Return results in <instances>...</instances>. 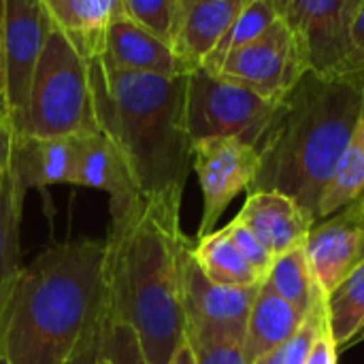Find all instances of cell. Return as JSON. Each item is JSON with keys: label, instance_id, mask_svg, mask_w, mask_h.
I'll list each match as a JSON object with an SVG mask.
<instances>
[{"label": "cell", "instance_id": "obj_1", "mask_svg": "<svg viewBox=\"0 0 364 364\" xmlns=\"http://www.w3.org/2000/svg\"><path fill=\"white\" fill-rule=\"evenodd\" d=\"M107 320L105 239L64 241L21 267L0 343L11 364H94Z\"/></svg>", "mask_w": 364, "mask_h": 364}, {"label": "cell", "instance_id": "obj_2", "mask_svg": "<svg viewBox=\"0 0 364 364\" xmlns=\"http://www.w3.org/2000/svg\"><path fill=\"white\" fill-rule=\"evenodd\" d=\"M181 207L141 200L111 218L107 243L109 318L128 324L149 364H168L186 341V264L192 239Z\"/></svg>", "mask_w": 364, "mask_h": 364}, {"label": "cell", "instance_id": "obj_3", "mask_svg": "<svg viewBox=\"0 0 364 364\" xmlns=\"http://www.w3.org/2000/svg\"><path fill=\"white\" fill-rule=\"evenodd\" d=\"M364 105V70L307 73L277 105L258 143L260 168L250 192H279L316 224L322 194L335 175Z\"/></svg>", "mask_w": 364, "mask_h": 364}, {"label": "cell", "instance_id": "obj_4", "mask_svg": "<svg viewBox=\"0 0 364 364\" xmlns=\"http://www.w3.org/2000/svg\"><path fill=\"white\" fill-rule=\"evenodd\" d=\"M100 130L122 151L143 200L181 207L192 141L186 124L188 75L160 77L90 62Z\"/></svg>", "mask_w": 364, "mask_h": 364}, {"label": "cell", "instance_id": "obj_5", "mask_svg": "<svg viewBox=\"0 0 364 364\" xmlns=\"http://www.w3.org/2000/svg\"><path fill=\"white\" fill-rule=\"evenodd\" d=\"M90 60L53 23L34 68L28 109L17 134L73 139L98 132Z\"/></svg>", "mask_w": 364, "mask_h": 364}, {"label": "cell", "instance_id": "obj_6", "mask_svg": "<svg viewBox=\"0 0 364 364\" xmlns=\"http://www.w3.org/2000/svg\"><path fill=\"white\" fill-rule=\"evenodd\" d=\"M277 105L207 68L188 73L186 124L192 145L205 139H241L258 149Z\"/></svg>", "mask_w": 364, "mask_h": 364}, {"label": "cell", "instance_id": "obj_7", "mask_svg": "<svg viewBox=\"0 0 364 364\" xmlns=\"http://www.w3.org/2000/svg\"><path fill=\"white\" fill-rule=\"evenodd\" d=\"M307 73L305 49L284 17H277L254 41L230 51L215 70L271 105H279Z\"/></svg>", "mask_w": 364, "mask_h": 364}, {"label": "cell", "instance_id": "obj_8", "mask_svg": "<svg viewBox=\"0 0 364 364\" xmlns=\"http://www.w3.org/2000/svg\"><path fill=\"white\" fill-rule=\"evenodd\" d=\"M279 15L299 36L309 70L348 75L364 70L352 41V23L360 0H277Z\"/></svg>", "mask_w": 364, "mask_h": 364}, {"label": "cell", "instance_id": "obj_9", "mask_svg": "<svg viewBox=\"0 0 364 364\" xmlns=\"http://www.w3.org/2000/svg\"><path fill=\"white\" fill-rule=\"evenodd\" d=\"M53 26L45 0H6L4 41H2V100L6 119L19 132L34 68L41 60L45 41Z\"/></svg>", "mask_w": 364, "mask_h": 364}, {"label": "cell", "instance_id": "obj_10", "mask_svg": "<svg viewBox=\"0 0 364 364\" xmlns=\"http://www.w3.org/2000/svg\"><path fill=\"white\" fill-rule=\"evenodd\" d=\"M192 168L203 190V218L196 232L200 239L215 230L226 207L243 190L250 192L260 168V151L241 139H205L192 145Z\"/></svg>", "mask_w": 364, "mask_h": 364}, {"label": "cell", "instance_id": "obj_11", "mask_svg": "<svg viewBox=\"0 0 364 364\" xmlns=\"http://www.w3.org/2000/svg\"><path fill=\"white\" fill-rule=\"evenodd\" d=\"M307 262L326 299L364 260V205L354 200L326 222H318L305 241Z\"/></svg>", "mask_w": 364, "mask_h": 364}, {"label": "cell", "instance_id": "obj_12", "mask_svg": "<svg viewBox=\"0 0 364 364\" xmlns=\"http://www.w3.org/2000/svg\"><path fill=\"white\" fill-rule=\"evenodd\" d=\"M75 186L107 192L111 218L126 215L143 200L122 151L109 139V134L98 130L92 134L75 136Z\"/></svg>", "mask_w": 364, "mask_h": 364}, {"label": "cell", "instance_id": "obj_13", "mask_svg": "<svg viewBox=\"0 0 364 364\" xmlns=\"http://www.w3.org/2000/svg\"><path fill=\"white\" fill-rule=\"evenodd\" d=\"M98 60L109 68L124 73L160 77H179L190 73L171 43L139 26L124 13L111 21L105 38V49Z\"/></svg>", "mask_w": 364, "mask_h": 364}, {"label": "cell", "instance_id": "obj_14", "mask_svg": "<svg viewBox=\"0 0 364 364\" xmlns=\"http://www.w3.org/2000/svg\"><path fill=\"white\" fill-rule=\"evenodd\" d=\"M262 284V282H260ZM260 284L254 286H224L205 277L192 258L186 264V326H218L245 335L250 309L258 294Z\"/></svg>", "mask_w": 364, "mask_h": 364}, {"label": "cell", "instance_id": "obj_15", "mask_svg": "<svg viewBox=\"0 0 364 364\" xmlns=\"http://www.w3.org/2000/svg\"><path fill=\"white\" fill-rule=\"evenodd\" d=\"M247 0H177L173 49L192 73L228 32Z\"/></svg>", "mask_w": 364, "mask_h": 364}, {"label": "cell", "instance_id": "obj_16", "mask_svg": "<svg viewBox=\"0 0 364 364\" xmlns=\"http://www.w3.org/2000/svg\"><path fill=\"white\" fill-rule=\"evenodd\" d=\"M237 220L258 237L273 260L303 245L316 226V222L292 198L269 190L250 192Z\"/></svg>", "mask_w": 364, "mask_h": 364}, {"label": "cell", "instance_id": "obj_17", "mask_svg": "<svg viewBox=\"0 0 364 364\" xmlns=\"http://www.w3.org/2000/svg\"><path fill=\"white\" fill-rule=\"evenodd\" d=\"M77 147L73 139H36L15 134L11 171L23 190L55 183L75 186Z\"/></svg>", "mask_w": 364, "mask_h": 364}, {"label": "cell", "instance_id": "obj_18", "mask_svg": "<svg viewBox=\"0 0 364 364\" xmlns=\"http://www.w3.org/2000/svg\"><path fill=\"white\" fill-rule=\"evenodd\" d=\"M305 322L288 301H284L267 282L260 284L245 326V363L258 364L282 343H286Z\"/></svg>", "mask_w": 364, "mask_h": 364}, {"label": "cell", "instance_id": "obj_19", "mask_svg": "<svg viewBox=\"0 0 364 364\" xmlns=\"http://www.w3.org/2000/svg\"><path fill=\"white\" fill-rule=\"evenodd\" d=\"M53 23L85 60H98L111 21L122 15V0H53L47 4Z\"/></svg>", "mask_w": 364, "mask_h": 364}, {"label": "cell", "instance_id": "obj_20", "mask_svg": "<svg viewBox=\"0 0 364 364\" xmlns=\"http://www.w3.org/2000/svg\"><path fill=\"white\" fill-rule=\"evenodd\" d=\"M26 190L19 186L11 166L0 173V335L9 303L21 273L19 264V224Z\"/></svg>", "mask_w": 364, "mask_h": 364}, {"label": "cell", "instance_id": "obj_21", "mask_svg": "<svg viewBox=\"0 0 364 364\" xmlns=\"http://www.w3.org/2000/svg\"><path fill=\"white\" fill-rule=\"evenodd\" d=\"M192 258L207 279L224 286H254L264 282L241 256L226 228L192 241Z\"/></svg>", "mask_w": 364, "mask_h": 364}, {"label": "cell", "instance_id": "obj_22", "mask_svg": "<svg viewBox=\"0 0 364 364\" xmlns=\"http://www.w3.org/2000/svg\"><path fill=\"white\" fill-rule=\"evenodd\" d=\"M364 194V105L356 126L352 130V136L343 149V156L335 168L333 179L328 181L320 209H318V222L335 215L343 207L352 205Z\"/></svg>", "mask_w": 364, "mask_h": 364}, {"label": "cell", "instance_id": "obj_23", "mask_svg": "<svg viewBox=\"0 0 364 364\" xmlns=\"http://www.w3.org/2000/svg\"><path fill=\"white\" fill-rule=\"evenodd\" d=\"M264 282L305 318L318 305V301L324 299L307 262L305 243L277 256Z\"/></svg>", "mask_w": 364, "mask_h": 364}, {"label": "cell", "instance_id": "obj_24", "mask_svg": "<svg viewBox=\"0 0 364 364\" xmlns=\"http://www.w3.org/2000/svg\"><path fill=\"white\" fill-rule=\"evenodd\" d=\"M326 324L339 352L364 328V260L324 299Z\"/></svg>", "mask_w": 364, "mask_h": 364}, {"label": "cell", "instance_id": "obj_25", "mask_svg": "<svg viewBox=\"0 0 364 364\" xmlns=\"http://www.w3.org/2000/svg\"><path fill=\"white\" fill-rule=\"evenodd\" d=\"M277 17H282L277 0H247L245 6L241 9V13L230 23L224 38L209 53V58L205 60V64L200 68H207L209 73H215L218 66L222 64V60L230 51H235L237 47H241V45L254 41L256 36H260Z\"/></svg>", "mask_w": 364, "mask_h": 364}, {"label": "cell", "instance_id": "obj_26", "mask_svg": "<svg viewBox=\"0 0 364 364\" xmlns=\"http://www.w3.org/2000/svg\"><path fill=\"white\" fill-rule=\"evenodd\" d=\"M186 341L192 346L196 364H247L245 335L218 326H186Z\"/></svg>", "mask_w": 364, "mask_h": 364}, {"label": "cell", "instance_id": "obj_27", "mask_svg": "<svg viewBox=\"0 0 364 364\" xmlns=\"http://www.w3.org/2000/svg\"><path fill=\"white\" fill-rule=\"evenodd\" d=\"M326 322V309H324V299L318 301V305L309 311V316L305 318V322L301 324V328L286 341L282 343L277 350H273L269 356H264L260 363L262 364H305L309 350L322 328V324Z\"/></svg>", "mask_w": 364, "mask_h": 364}, {"label": "cell", "instance_id": "obj_28", "mask_svg": "<svg viewBox=\"0 0 364 364\" xmlns=\"http://www.w3.org/2000/svg\"><path fill=\"white\" fill-rule=\"evenodd\" d=\"M122 13L173 45L177 0H122Z\"/></svg>", "mask_w": 364, "mask_h": 364}, {"label": "cell", "instance_id": "obj_29", "mask_svg": "<svg viewBox=\"0 0 364 364\" xmlns=\"http://www.w3.org/2000/svg\"><path fill=\"white\" fill-rule=\"evenodd\" d=\"M100 356H105L111 364H149L136 333L119 322V320H107V328L102 335Z\"/></svg>", "mask_w": 364, "mask_h": 364}, {"label": "cell", "instance_id": "obj_30", "mask_svg": "<svg viewBox=\"0 0 364 364\" xmlns=\"http://www.w3.org/2000/svg\"><path fill=\"white\" fill-rule=\"evenodd\" d=\"M224 228L228 230L232 243L237 245V250L241 252V256L247 260V264L264 279L267 273H269V269H271V264H273V256L269 254V250H267V247L258 241V237H256L245 224H241L237 218H235L228 226H224Z\"/></svg>", "mask_w": 364, "mask_h": 364}, {"label": "cell", "instance_id": "obj_31", "mask_svg": "<svg viewBox=\"0 0 364 364\" xmlns=\"http://www.w3.org/2000/svg\"><path fill=\"white\" fill-rule=\"evenodd\" d=\"M337 360H339V348H337V341L333 339L328 324L324 322L309 350L305 364H337Z\"/></svg>", "mask_w": 364, "mask_h": 364}, {"label": "cell", "instance_id": "obj_32", "mask_svg": "<svg viewBox=\"0 0 364 364\" xmlns=\"http://www.w3.org/2000/svg\"><path fill=\"white\" fill-rule=\"evenodd\" d=\"M13 145H15V130L4 117H0V173H4L11 166Z\"/></svg>", "mask_w": 364, "mask_h": 364}, {"label": "cell", "instance_id": "obj_33", "mask_svg": "<svg viewBox=\"0 0 364 364\" xmlns=\"http://www.w3.org/2000/svg\"><path fill=\"white\" fill-rule=\"evenodd\" d=\"M352 41L354 47L358 51V55L364 60V0H360L356 15H354V23H352Z\"/></svg>", "mask_w": 364, "mask_h": 364}, {"label": "cell", "instance_id": "obj_34", "mask_svg": "<svg viewBox=\"0 0 364 364\" xmlns=\"http://www.w3.org/2000/svg\"><path fill=\"white\" fill-rule=\"evenodd\" d=\"M168 364H196V356H194V350L188 341H183L179 346V350L175 352V356L171 358Z\"/></svg>", "mask_w": 364, "mask_h": 364}, {"label": "cell", "instance_id": "obj_35", "mask_svg": "<svg viewBox=\"0 0 364 364\" xmlns=\"http://www.w3.org/2000/svg\"><path fill=\"white\" fill-rule=\"evenodd\" d=\"M4 17H6V0H0V98H2V41H4Z\"/></svg>", "mask_w": 364, "mask_h": 364}, {"label": "cell", "instance_id": "obj_36", "mask_svg": "<svg viewBox=\"0 0 364 364\" xmlns=\"http://www.w3.org/2000/svg\"><path fill=\"white\" fill-rule=\"evenodd\" d=\"M363 341H364V328L358 333V335H356V337H354V339H352V341H350V343H348V348H346V350H350V348H354V346H358V343H363Z\"/></svg>", "mask_w": 364, "mask_h": 364}, {"label": "cell", "instance_id": "obj_37", "mask_svg": "<svg viewBox=\"0 0 364 364\" xmlns=\"http://www.w3.org/2000/svg\"><path fill=\"white\" fill-rule=\"evenodd\" d=\"M0 364H11L9 358H6V354H4V350H2V343H0Z\"/></svg>", "mask_w": 364, "mask_h": 364}, {"label": "cell", "instance_id": "obj_38", "mask_svg": "<svg viewBox=\"0 0 364 364\" xmlns=\"http://www.w3.org/2000/svg\"><path fill=\"white\" fill-rule=\"evenodd\" d=\"M0 117H4L6 119V109H4V102H2V98H0ZM9 122V119H6Z\"/></svg>", "mask_w": 364, "mask_h": 364}, {"label": "cell", "instance_id": "obj_39", "mask_svg": "<svg viewBox=\"0 0 364 364\" xmlns=\"http://www.w3.org/2000/svg\"><path fill=\"white\" fill-rule=\"evenodd\" d=\"M94 364H111V363H109V360H107L105 356H98V360H96Z\"/></svg>", "mask_w": 364, "mask_h": 364}, {"label": "cell", "instance_id": "obj_40", "mask_svg": "<svg viewBox=\"0 0 364 364\" xmlns=\"http://www.w3.org/2000/svg\"><path fill=\"white\" fill-rule=\"evenodd\" d=\"M360 200H363V205H364V194H363V196H360Z\"/></svg>", "mask_w": 364, "mask_h": 364}, {"label": "cell", "instance_id": "obj_41", "mask_svg": "<svg viewBox=\"0 0 364 364\" xmlns=\"http://www.w3.org/2000/svg\"><path fill=\"white\" fill-rule=\"evenodd\" d=\"M45 2H47V4H49V2H53V0H45Z\"/></svg>", "mask_w": 364, "mask_h": 364}, {"label": "cell", "instance_id": "obj_42", "mask_svg": "<svg viewBox=\"0 0 364 364\" xmlns=\"http://www.w3.org/2000/svg\"><path fill=\"white\" fill-rule=\"evenodd\" d=\"M258 364H262V363H258Z\"/></svg>", "mask_w": 364, "mask_h": 364}]
</instances>
